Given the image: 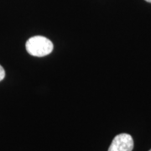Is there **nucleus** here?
Wrapping results in <instances>:
<instances>
[{"label":"nucleus","instance_id":"1","mask_svg":"<svg viewBox=\"0 0 151 151\" xmlns=\"http://www.w3.org/2000/svg\"><path fill=\"white\" fill-rule=\"evenodd\" d=\"M25 47L29 55L37 57H43L52 52L54 45L48 38L36 35L28 40Z\"/></svg>","mask_w":151,"mask_h":151},{"label":"nucleus","instance_id":"5","mask_svg":"<svg viewBox=\"0 0 151 151\" xmlns=\"http://www.w3.org/2000/svg\"><path fill=\"white\" fill-rule=\"evenodd\" d=\"M150 151H151V150H150Z\"/></svg>","mask_w":151,"mask_h":151},{"label":"nucleus","instance_id":"3","mask_svg":"<svg viewBox=\"0 0 151 151\" xmlns=\"http://www.w3.org/2000/svg\"><path fill=\"white\" fill-rule=\"evenodd\" d=\"M5 77V70L4 69V67L0 65V81L4 80Z\"/></svg>","mask_w":151,"mask_h":151},{"label":"nucleus","instance_id":"4","mask_svg":"<svg viewBox=\"0 0 151 151\" xmlns=\"http://www.w3.org/2000/svg\"><path fill=\"white\" fill-rule=\"evenodd\" d=\"M146 2H148V3H150L151 4V0H145Z\"/></svg>","mask_w":151,"mask_h":151},{"label":"nucleus","instance_id":"2","mask_svg":"<svg viewBox=\"0 0 151 151\" xmlns=\"http://www.w3.org/2000/svg\"><path fill=\"white\" fill-rule=\"evenodd\" d=\"M134 149V139L128 134L117 135L108 149V151H132Z\"/></svg>","mask_w":151,"mask_h":151}]
</instances>
